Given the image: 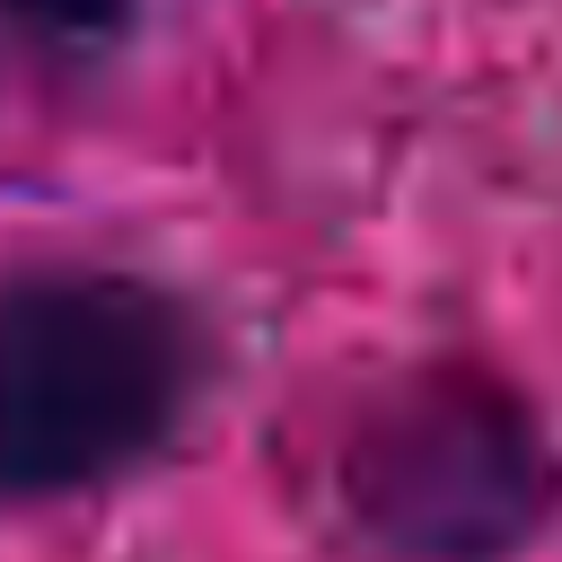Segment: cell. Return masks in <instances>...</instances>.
Returning <instances> with one entry per match:
<instances>
[{
  "instance_id": "obj_2",
  "label": "cell",
  "mask_w": 562,
  "mask_h": 562,
  "mask_svg": "<svg viewBox=\"0 0 562 562\" xmlns=\"http://www.w3.org/2000/svg\"><path fill=\"white\" fill-rule=\"evenodd\" d=\"M325 492L378 562H527L562 518V439L501 360L430 351L342 413Z\"/></svg>"
},
{
  "instance_id": "obj_3",
  "label": "cell",
  "mask_w": 562,
  "mask_h": 562,
  "mask_svg": "<svg viewBox=\"0 0 562 562\" xmlns=\"http://www.w3.org/2000/svg\"><path fill=\"white\" fill-rule=\"evenodd\" d=\"M149 18H158V0H0V70L88 79V70H105Z\"/></svg>"
},
{
  "instance_id": "obj_1",
  "label": "cell",
  "mask_w": 562,
  "mask_h": 562,
  "mask_svg": "<svg viewBox=\"0 0 562 562\" xmlns=\"http://www.w3.org/2000/svg\"><path fill=\"white\" fill-rule=\"evenodd\" d=\"M220 369V316L149 263H0V509H70L158 474L211 413Z\"/></svg>"
}]
</instances>
